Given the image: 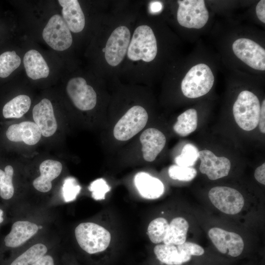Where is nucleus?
<instances>
[{
  "instance_id": "f257e3e1",
  "label": "nucleus",
  "mask_w": 265,
  "mask_h": 265,
  "mask_svg": "<svg viewBox=\"0 0 265 265\" xmlns=\"http://www.w3.org/2000/svg\"><path fill=\"white\" fill-rule=\"evenodd\" d=\"M215 76L212 68L205 62H199L191 66L181 82L183 94L190 99L205 95L212 88Z\"/></svg>"
},
{
  "instance_id": "f03ea898",
  "label": "nucleus",
  "mask_w": 265,
  "mask_h": 265,
  "mask_svg": "<svg viewBox=\"0 0 265 265\" xmlns=\"http://www.w3.org/2000/svg\"><path fill=\"white\" fill-rule=\"evenodd\" d=\"M148 120L149 114L144 107L139 105L132 106L113 125V140L120 143L130 140L145 128Z\"/></svg>"
},
{
  "instance_id": "7ed1b4c3",
  "label": "nucleus",
  "mask_w": 265,
  "mask_h": 265,
  "mask_svg": "<svg viewBox=\"0 0 265 265\" xmlns=\"http://www.w3.org/2000/svg\"><path fill=\"white\" fill-rule=\"evenodd\" d=\"M158 53V44L153 30L143 25L134 30L128 49V58L132 61H153Z\"/></svg>"
},
{
  "instance_id": "20e7f679",
  "label": "nucleus",
  "mask_w": 265,
  "mask_h": 265,
  "mask_svg": "<svg viewBox=\"0 0 265 265\" xmlns=\"http://www.w3.org/2000/svg\"><path fill=\"white\" fill-rule=\"evenodd\" d=\"M261 106L258 97L252 92L244 90L239 92L233 106V113L241 129L250 131L257 127Z\"/></svg>"
},
{
  "instance_id": "39448f33",
  "label": "nucleus",
  "mask_w": 265,
  "mask_h": 265,
  "mask_svg": "<svg viewBox=\"0 0 265 265\" xmlns=\"http://www.w3.org/2000/svg\"><path fill=\"white\" fill-rule=\"evenodd\" d=\"M75 234L81 248L90 254L106 250L111 239L109 231L92 222L80 224L75 229Z\"/></svg>"
},
{
  "instance_id": "423d86ee",
  "label": "nucleus",
  "mask_w": 265,
  "mask_h": 265,
  "mask_svg": "<svg viewBox=\"0 0 265 265\" xmlns=\"http://www.w3.org/2000/svg\"><path fill=\"white\" fill-rule=\"evenodd\" d=\"M234 55L248 68L258 72L265 71V49L251 38L239 37L231 44Z\"/></svg>"
},
{
  "instance_id": "0eeeda50",
  "label": "nucleus",
  "mask_w": 265,
  "mask_h": 265,
  "mask_svg": "<svg viewBox=\"0 0 265 265\" xmlns=\"http://www.w3.org/2000/svg\"><path fill=\"white\" fill-rule=\"evenodd\" d=\"M176 19L178 24L188 29L204 27L209 20V12L203 0H178Z\"/></svg>"
},
{
  "instance_id": "6e6552de",
  "label": "nucleus",
  "mask_w": 265,
  "mask_h": 265,
  "mask_svg": "<svg viewBox=\"0 0 265 265\" xmlns=\"http://www.w3.org/2000/svg\"><path fill=\"white\" fill-rule=\"evenodd\" d=\"M42 36L49 46L58 51L68 49L73 42L69 28L59 14H55L50 18L43 29Z\"/></svg>"
},
{
  "instance_id": "1a4fd4ad",
  "label": "nucleus",
  "mask_w": 265,
  "mask_h": 265,
  "mask_svg": "<svg viewBox=\"0 0 265 265\" xmlns=\"http://www.w3.org/2000/svg\"><path fill=\"white\" fill-rule=\"evenodd\" d=\"M130 40V31L125 26H119L112 32L103 50L105 58L108 64L115 67L123 60Z\"/></svg>"
},
{
  "instance_id": "9d476101",
  "label": "nucleus",
  "mask_w": 265,
  "mask_h": 265,
  "mask_svg": "<svg viewBox=\"0 0 265 265\" xmlns=\"http://www.w3.org/2000/svg\"><path fill=\"white\" fill-rule=\"evenodd\" d=\"M212 203L221 212L228 214H236L242 209L244 200L237 190L227 186H215L208 193Z\"/></svg>"
},
{
  "instance_id": "9b49d317",
  "label": "nucleus",
  "mask_w": 265,
  "mask_h": 265,
  "mask_svg": "<svg viewBox=\"0 0 265 265\" xmlns=\"http://www.w3.org/2000/svg\"><path fill=\"white\" fill-rule=\"evenodd\" d=\"M66 91L75 106L80 110H90L96 106V92L83 78L70 79L67 83Z\"/></svg>"
},
{
  "instance_id": "f8f14e48",
  "label": "nucleus",
  "mask_w": 265,
  "mask_h": 265,
  "mask_svg": "<svg viewBox=\"0 0 265 265\" xmlns=\"http://www.w3.org/2000/svg\"><path fill=\"white\" fill-rule=\"evenodd\" d=\"M166 137L159 129L149 127L139 134V152L142 160L151 162L162 151L166 144Z\"/></svg>"
},
{
  "instance_id": "ddd939ff",
  "label": "nucleus",
  "mask_w": 265,
  "mask_h": 265,
  "mask_svg": "<svg viewBox=\"0 0 265 265\" xmlns=\"http://www.w3.org/2000/svg\"><path fill=\"white\" fill-rule=\"evenodd\" d=\"M208 235L217 249L221 253L236 257L240 255L244 248L242 238L234 232L214 227L208 232Z\"/></svg>"
},
{
  "instance_id": "4468645a",
  "label": "nucleus",
  "mask_w": 265,
  "mask_h": 265,
  "mask_svg": "<svg viewBox=\"0 0 265 265\" xmlns=\"http://www.w3.org/2000/svg\"><path fill=\"white\" fill-rule=\"evenodd\" d=\"M201 163L199 169L211 180H215L227 176L231 168L230 160L224 157H217L208 150L199 151Z\"/></svg>"
},
{
  "instance_id": "2eb2a0df",
  "label": "nucleus",
  "mask_w": 265,
  "mask_h": 265,
  "mask_svg": "<svg viewBox=\"0 0 265 265\" xmlns=\"http://www.w3.org/2000/svg\"><path fill=\"white\" fill-rule=\"evenodd\" d=\"M34 123L39 128L41 134L45 137L52 136L57 128L53 106L47 99H42L32 109Z\"/></svg>"
},
{
  "instance_id": "dca6fc26",
  "label": "nucleus",
  "mask_w": 265,
  "mask_h": 265,
  "mask_svg": "<svg viewBox=\"0 0 265 265\" xmlns=\"http://www.w3.org/2000/svg\"><path fill=\"white\" fill-rule=\"evenodd\" d=\"M38 126L33 122L24 121L10 126L6 132L7 138L13 142L23 141L29 145L37 144L41 137Z\"/></svg>"
},
{
  "instance_id": "f3484780",
  "label": "nucleus",
  "mask_w": 265,
  "mask_h": 265,
  "mask_svg": "<svg viewBox=\"0 0 265 265\" xmlns=\"http://www.w3.org/2000/svg\"><path fill=\"white\" fill-rule=\"evenodd\" d=\"M59 3L62 7V18L73 32L81 31L85 26V20L84 13L77 0H59Z\"/></svg>"
},
{
  "instance_id": "a211bd4d",
  "label": "nucleus",
  "mask_w": 265,
  "mask_h": 265,
  "mask_svg": "<svg viewBox=\"0 0 265 265\" xmlns=\"http://www.w3.org/2000/svg\"><path fill=\"white\" fill-rule=\"evenodd\" d=\"M134 184L141 196L146 199H157L164 191L162 182L145 172H138L135 175Z\"/></svg>"
},
{
  "instance_id": "6ab92c4d",
  "label": "nucleus",
  "mask_w": 265,
  "mask_h": 265,
  "mask_svg": "<svg viewBox=\"0 0 265 265\" xmlns=\"http://www.w3.org/2000/svg\"><path fill=\"white\" fill-rule=\"evenodd\" d=\"M62 169V164L57 160L43 161L39 166L40 175L33 181V186L40 192H49L52 187V181L60 174Z\"/></svg>"
},
{
  "instance_id": "aec40b11",
  "label": "nucleus",
  "mask_w": 265,
  "mask_h": 265,
  "mask_svg": "<svg viewBox=\"0 0 265 265\" xmlns=\"http://www.w3.org/2000/svg\"><path fill=\"white\" fill-rule=\"evenodd\" d=\"M38 229L34 223L17 221L13 224L10 233L5 237V245L9 247H18L36 234Z\"/></svg>"
},
{
  "instance_id": "412c9836",
  "label": "nucleus",
  "mask_w": 265,
  "mask_h": 265,
  "mask_svg": "<svg viewBox=\"0 0 265 265\" xmlns=\"http://www.w3.org/2000/svg\"><path fill=\"white\" fill-rule=\"evenodd\" d=\"M24 65L27 76L35 80L47 78L49 68L42 55L36 50L27 51L24 56Z\"/></svg>"
},
{
  "instance_id": "4be33fe9",
  "label": "nucleus",
  "mask_w": 265,
  "mask_h": 265,
  "mask_svg": "<svg viewBox=\"0 0 265 265\" xmlns=\"http://www.w3.org/2000/svg\"><path fill=\"white\" fill-rule=\"evenodd\" d=\"M154 252L159 260L167 265H181L191 259L190 256L178 250L174 245L159 244Z\"/></svg>"
},
{
  "instance_id": "5701e85b",
  "label": "nucleus",
  "mask_w": 265,
  "mask_h": 265,
  "mask_svg": "<svg viewBox=\"0 0 265 265\" xmlns=\"http://www.w3.org/2000/svg\"><path fill=\"white\" fill-rule=\"evenodd\" d=\"M189 225L187 221L182 217L172 220L163 241L165 244L178 245L186 241Z\"/></svg>"
},
{
  "instance_id": "b1692460",
  "label": "nucleus",
  "mask_w": 265,
  "mask_h": 265,
  "mask_svg": "<svg viewBox=\"0 0 265 265\" xmlns=\"http://www.w3.org/2000/svg\"><path fill=\"white\" fill-rule=\"evenodd\" d=\"M197 112L194 108H189L179 115L173 127L174 131L181 136H186L197 128Z\"/></svg>"
},
{
  "instance_id": "393cba45",
  "label": "nucleus",
  "mask_w": 265,
  "mask_h": 265,
  "mask_svg": "<svg viewBox=\"0 0 265 265\" xmlns=\"http://www.w3.org/2000/svg\"><path fill=\"white\" fill-rule=\"evenodd\" d=\"M31 100L27 95H18L8 102L3 106L2 114L5 118H18L29 110Z\"/></svg>"
},
{
  "instance_id": "a878e982",
  "label": "nucleus",
  "mask_w": 265,
  "mask_h": 265,
  "mask_svg": "<svg viewBox=\"0 0 265 265\" xmlns=\"http://www.w3.org/2000/svg\"><path fill=\"white\" fill-rule=\"evenodd\" d=\"M47 250L44 244H35L18 257L10 265H31L45 255Z\"/></svg>"
},
{
  "instance_id": "bb28decb",
  "label": "nucleus",
  "mask_w": 265,
  "mask_h": 265,
  "mask_svg": "<svg viewBox=\"0 0 265 265\" xmlns=\"http://www.w3.org/2000/svg\"><path fill=\"white\" fill-rule=\"evenodd\" d=\"M21 62L20 57L14 51L2 53L0 55V77H8L19 67Z\"/></svg>"
},
{
  "instance_id": "cd10ccee",
  "label": "nucleus",
  "mask_w": 265,
  "mask_h": 265,
  "mask_svg": "<svg viewBox=\"0 0 265 265\" xmlns=\"http://www.w3.org/2000/svg\"><path fill=\"white\" fill-rule=\"evenodd\" d=\"M169 224L163 217L153 220L148 227V235L150 240L154 243L163 242L166 236Z\"/></svg>"
},
{
  "instance_id": "c85d7f7f",
  "label": "nucleus",
  "mask_w": 265,
  "mask_h": 265,
  "mask_svg": "<svg viewBox=\"0 0 265 265\" xmlns=\"http://www.w3.org/2000/svg\"><path fill=\"white\" fill-rule=\"evenodd\" d=\"M14 170L11 165H7L4 171L0 169V196L5 200L12 198L14 193L12 183Z\"/></svg>"
},
{
  "instance_id": "c756f323",
  "label": "nucleus",
  "mask_w": 265,
  "mask_h": 265,
  "mask_svg": "<svg viewBox=\"0 0 265 265\" xmlns=\"http://www.w3.org/2000/svg\"><path fill=\"white\" fill-rule=\"evenodd\" d=\"M199 158V151L194 145L187 143L183 147L181 154L175 158L176 165L191 167Z\"/></svg>"
},
{
  "instance_id": "7c9ffc66",
  "label": "nucleus",
  "mask_w": 265,
  "mask_h": 265,
  "mask_svg": "<svg viewBox=\"0 0 265 265\" xmlns=\"http://www.w3.org/2000/svg\"><path fill=\"white\" fill-rule=\"evenodd\" d=\"M168 173L171 179L185 182L191 181L197 175V171L195 168L177 165L170 166L168 168Z\"/></svg>"
},
{
  "instance_id": "2f4dec72",
  "label": "nucleus",
  "mask_w": 265,
  "mask_h": 265,
  "mask_svg": "<svg viewBox=\"0 0 265 265\" xmlns=\"http://www.w3.org/2000/svg\"><path fill=\"white\" fill-rule=\"evenodd\" d=\"M92 192V197L96 200L105 199L106 194L110 190V187L103 178L94 181L89 187Z\"/></svg>"
},
{
  "instance_id": "473e14b6",
  "label": "nucleus",
  "mask_w": 265,
  "mask_h": 265,
  "mask_svg": "<svg viewBox=\"0 0 265 265\" xmlns=\"http://www.w3.org/2000/svg\"><path fill=\"white\" fill-rule=\"evenodd\" d=\"M81 187L76 180L69 178L65 180L63 186V194L66 202L74 200L80 193Z\"/></svg>"
},
{
  "instance_id": "72a5a7b5",
  "label": "nucleus",
  "mask_w": 265,
  "mask_h": 265,
  "mask_svg": "<svg viewBox=\"0 0 265 265\" xmlns=\"http://www.w3.org/2000/svg\"><path fill=\"white\" fill-rule=\"evenodd\" d=\"M177 248L188 256H201L204 253V249L200 245L188 241L178 245Z\"/></svg>"
},
{
  "instance_id": "f704fd0d",
  "label": "nucleus",
  "mask_w": 265,
  "mask_h": 265,
  "mask_svg": "<svg viewBox=\"0 0 265 265\" xmlns=\"http://www.w3.org/2000/svg\"><path fill=\"white\" fill-rule=\"evenodd\" d=\"M256 16L262 23H265V0H259L255 7Z\"/></svg>"
},
{
  "instance_id": "c9c22d12",
  "label": "nucleus",
  "mask_w": 265,
  "mask_h": 265,
  "mask_svg": "<svg viewBox=\"0 0 265 265\" xmlns=\"http://www.w3.org/2000/svg\"><path fill=\"white\" fill-rule=\"evenodd\" d=\"M256 180L260 183L265 185V163H263L258 167L254 173Z\"/></svg>"
},
{
  "instance_id": "e433bc0d",
  "label": "nucleus",
  "mask_w": 265,
  "mask_h": 265,
  "mask_svg": "<svg viewBox=\"0 0 265 265\" xmlns=\"http://www.w3.org/2000/svg\"><path fill=\"white\" fill-rule=\"evenodd\" d=\"M259 129L263 133H265V100L264 99L261 104L259 119Z\"/></svg>"
},
{
  "instance_id": "4c0bfd02",
  "label": "nucleus",
  "mask_w": 265,
  "mask_h": 265,
  "mask_svg": "<svg viewBox=\"0 0 265 265\" xmlns=\"http://www.w3.org/2000/svg\"><path fill=\"white\" fill-rule=\"evenodd\" d=\"M31 265H54V261L52 256L44 255Z\"/></svg>"
},
{
  "instance_id": "58836bf2",
  "label": "nucleus",
  "mask_w": 265,
  "mask_h": 265,
  "mask_svg": "<svg viewBox=\"0 0 265 265\" xmlns=\"http://www.w3.org/2000/svg\"><path fill=\"white\" fill-rule=\"evenodd\" d=\"M161 5L159 2H154L152 6V10L154 12H158L161 9Z\"/></svg>"
},
{
  "instance_id": "ea45409f",
  "label": "nucleus",
  "mask_w": 265,
  "mask_h": 265,
  "mask_svg": "<svg viewBox=\"0 0 265 265\" xmlns=\"http://www.w3.org/2000/svg\"><path fill=\"white\" fill-rule=\"evenodd\" d=\"M3 212L2 210L0 209V223L2 222L3 221V218L2 217Z\"/></svg>"
}]
</instances>
